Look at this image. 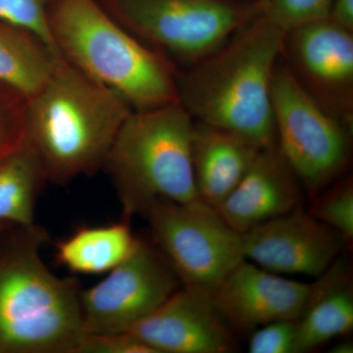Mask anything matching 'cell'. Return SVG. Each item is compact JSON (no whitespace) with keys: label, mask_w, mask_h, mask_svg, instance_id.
Here are the masks:
<instances>
[{"label":"cell","mask_w":353,"mask_h":353,"mask_svg":"<svg viewBox=\"0 0 353 353\" xmlns=\"http://www.w3.org/2000/svg\"><path fill=\"white\" fill-rule=\"evenodd\" d=\"M285 34L257 14L214 52L178 72L179 102L196 122L260 148L276 145L271 85Z\"/></svg>","instance_id":"cell-1"},{"label":"cell","mask_w":353,"mask_h":353,"mask_svg":"<svg viewBox=\"0 0 353 353\" xmlns=\"http://www.w3.org/2000/svg\"><path fill=\"white\" fill-rule=\"evenodd\" d=\"M132 111L117 92L60 57L43 87L26 101L24 143L48 183L66 185L103 169Z\"/></svg>","instance_id":"cell-2"},{"label":"cell","mask_w":353,"mask_h":353,"mask_svg":"<svg viewBox=\"0 0 353 353\" xmlns=\"http://www.w3.org/2000/svg\"><path fill=\"white\" fill-rule=\"evenodd\" d=\"M50 241L37 223L0 231V353H78L83 289L44 262Z\"/></svg>","instance_id":"cell-3"},{"label":"cell","mask_w":353,"mask_h":353,"mask_svg":"<svg viewBox=\"0 0 353 353\" xmlns=\"http://www.w3.org/2000/svg\"><path fill=\"white\" fill-rule=\"evenodd\" d=\"M46 23L58 54L117 92L132 110L179 101L175 67L128 32L97 0H48Z\"/></svg>","instance_id":"cell-4"},{"label":"cell","mask_w":353,"mask_h":353,"mask_svg":"<svg viewBox=\"0 0 353 353\" xmlns=\"http://www.w3.org/2000/svg\"><path fill=\"white\" fill-rule=\"evenodd\" d=\"M194 120L179 101L132 110L116 134L103 169L122 208V219L145 214L158 199H199L192 168Z\"/></svg>","instance_id":"cell-5"},{"label":"cell","mask_w":353,"mask_h":353,"mask_svg":"<svg viewBox=\"0 0 353 353\" xmlns=\"http://www.w3.org/2000/svg\"><path fill=\"white\" fill-rule=\"evenodd\" d=\"M97 1L178 72L214 52L259 14L250 0Z\"/></svg>","instance_id":"cell-6"},{"label":"cell","mask_w":353,"mask_h":353,"mask_svg":"<svg viewBox=\"0 0 353 353\" xmlns=\"http://www.w3.org/2000/svg\"><path fill=\"white\" fill-rule=\"evenodd\" d=\"M276 145L314 199L350 164L352 131L320 108L279 60L271 85Z\"/></svg>","instance_id":"cell-7"},{"label":"cell","mask_w":353,"mask_h":353,"mask_svg":"<svg viewBox=\"0 0 353 353\" xmlns=\"http://www.w3.org/2000/svg\"><path fill=\"white\" fill-rule=\"evenodd\" d=\"M143 217L153 245L183 285L213 292L245 260L241 234L201 199L185 203L158 199Z\"/></svg>","instance_id":"cell-8"},{"label":"cell","mask_w":353,"mask_h":353,"mask_svg":"<svg viewBox=\"0 0 353 353\" xmlns=\"http://www.w3.org/2000/svg\"><path fill=\"white\" fill-rule=\"evenodd\" d=\"M108 274L81 292L85 334L132 332L183 285L157 246L143 239Z\"/></svg>","instance_id":"cell-9"},{"label":"cell","mask_w":353,"mask_h":353,"mask_svg":"<svg viewBox=\"0 0 353 353\" xmlns=\"http://www.w3.org/2000/svg\"><path fill=\"white\" fill-rule=\"evenodd\" d=\"M281 59L309 97L353 131V32L327 18L285 32Z\"/></svg>","instance_id":"cell-10"},{"label":"cell","mask_w":353,"mask_h":353,"mask_svg":"<svg viewBox=\"0 0 353 353\" xmlns=\"http://www.w3.org/2000/svg\"><path fill=\"white\" fill-rule=\"evenodd\" d=\"M245 260L272 273L319 278L347 245L303 205L241 234Z\"/></svg>","instance_id":"cell-11"},{"label":"cell","mask_w":353,"mask_h":353,"mask_svg":"<svg viewBox=\"0 0 353 353\" xmlns=\"http://www.w3.org/2000/svg\"><path fill=\"white\" fill-rule=\"evenodd\" d=\"M310 290L311 284L289 280L243 260L212 292V299L234 336H250L269 323L297 321Z\"/></svg>","instance_id":"cell-12"},{"label":"cell","mask_w":353,"mask_h":353,"mask_svg":"<svg viewBox=\"0 0 353 353\" xmlns=\"http://www.w3.org/2000/svg\"><path fill=\"white\" fill-rule=\"evenodd\" d=\"M131 333L155 353H234L238 341L214 303L212 292L182 285Z\"/></svg>","instance_id":"cell-13"},{"label":"cell","mask_w":353,"mask_h":353,"mask_svg":"<svg viewBox=\"0 0 353 353\" xmlns=\"http://www.w3.org/2000/svg\"><path fill=\"white\" fill-rule=\"evenodd\" d=\"M303 187L277 145L262 148L236 189L218 206L240 234L301 206Z\"/></svg>","instance_id":"cell-14"},{"label":"cell","mask_w":353,"mask_h":353,"mask_svg":"<svg viewBox=\"0 0 353 353\" xmlns=\"http://www.w3.org/2000/svg\"><path fill=\"white\" fill-rule=\"evenodd\" d=\"M261 150L239 134L194 121L192 168L199 199L217 208Z\"/></svg>","instance_id":"cell-15"},{"label":"cell","mask_w":353,"mask_h":353,"mask_svg":"<svg viewBox=\"0 0 353 353\" xmlns=\"http://www.w3.org/2000/svg\"><path fill=\"white\" fill-rule=\"evenodd\" d=\"M311 284L303 314L296 321L299 353L352 333L353 288L352 271L339 257Z\"/></svg>","instance_id":"cell-16"},{"label":"cell","mask_w":353,"mask_h":353,"mask_svg":"<svg viewBox=\"0 0 353 353\" xmlns=\"http://www.w3.org/2000/svg\"><path fill=\"white\" fill-rule=\"evenodd\" d=\"M60 55L36 32L0 19V83L26 99L43 87Z\"/></svg>","instance_id":"cell-17"},{"label":"cell","mask_w":353,"mask_h":353,"mask_svg":"<svg viewBox=\"0 0 353 353\" xmlns=\"http://www.w3.org/2000/svg\"><path fill=\"white\" fill-rule=\"evenodd\" d=\"M138 238L130 221L97 227H81L57 241L55 259L74 273L99 275L108 273L131 254Z\"/></svg>","instance_id":"cell-18"},{"label":"cell","mask_w":353,"mask_h":353,"mask_svg":"<svg viewBox=\"0 0 353 353\" xmlns=\"http://www.w3.org/2000/svg\"><path fill=\"white\" fill-rule=\"evenodd\" d=\"M48 183L38 158L23 143L0 157V224L36 223L39 196Z\"/></svg>","instance_id":"cell-19"},{"label":"cell","mask_w":353,"mask_h":353,"mask_svg":"<svg viewBox=\"0 0 353 353\" xmlns=\"http://www.w3.org/2000/svg\"><path fill=\"white\" fill-rule=\"evenodd\" d=\"M308 212L333 228L348 246L353 241V183L352 176L339 179L314 199Z\"/></svg>","instance_id":"cell-20"},{"label":"cell","mask_w":353,"mask_h":353,"mask_svg":"<svg viewBox=\"0 0 353 353\" xmlns=\"http://www.w3.org/2000/svg\"><path fill=\"white\" fill-rule=\"evenodd\" d=\"M333 0H259V14L285 32L329 18Z\"/></svg>","instance_id":"cell-21"},{"label":"cell","mask_w":353,"mask_h":353,"mask_svg":"<svg viewBox=\"0 0 353 353\" xmlns=\"http://www.w3.org/2000/svg\"><path fill=\"white\" fill-rule=\"evenodd\" d=\"M250 353H299L296 321L281 320L250 334Z\"/></svg>","instance_id":"cell-22"},{"label":"cell","mask_w":353,"mask_h":353,"mask_svg":"<svg viewBox=\"0 0 353 353\" xmlns=\"http://www.w3.org/2000/svg\"><path fill=\"white\" fill-rule=\"evenodd\" d=\"M48 2V0H0V19L29 28L55 50L46 23Z\"/></svg>","instance_id":"cell-23"},{"label":"cell","mask_w":353,"mask_h":353,"mask_svg":"<svg viewBox=\"0 0 353 353\" xmlns=\"http://www.w3.org/2000/svg\"><path fill=\"white\" fill-rule=\"evenodd\" d=\"M24 117L19 99L0 85V157L22 145Z\"/></svg>","instance_id":"cell-24"},{"label":"cell","mask_w":353,"mask_h":353,"mask_svg":"<svg viewBox=\"0 0 353 353\" xmlns=\"http://www.w3.org/2000/svg\"><path fill=\"white\" fill-rule=\"evenodd\" d=\"M78 353H155L131 332L85 334Z\"/></svg>","instance_id":"cell-25"},{"label":"cell","mask_w":353,"mask_h":353,"mask_svg":"<svg viewBox=\"0 0 353 353\" xmlns=\"http://www.w3.org/2000/svg\"><path fill=\"white\" fill-rule=\"evenodd\" d=\"M330 19L353 32V0H333Z\"/></svg>","instance_id":"cell-26"},{"label":"cell","mask_w":353,"mask_h":353,"mask_svg":"<svg viewBox=\"0 0 353 353\" xmlns=\"http://www.w3.org/2000/svg\"><path fill=\"white\" fill-rule=\"evenodd\" d=\"M329 352L332 353H352L353 343L352 341H343L336 343Z\"/></svg>","instance_id":"cell-27"},{"label":"cell","mask_w":353,"mask_h":353,"mask_svg":"<svg viewBox=\"0 0 353 353\" xmlns=\"http://www.w3.org/2000/svg\"><path fill=\"white\" fill-rule=\"evenodd\" d=\"M11 226V225L9 224H0V231L1 230L6 229V227Z\"/></svg>","instance_id":"cell-28"},{"label":"cell","mask_w":353,"mask_h":353,"mask_svg":"<svg viewBox=\"0 0 353 353\" xmlns=\"http://www.w3.org/2000/svg\"><path fill=\"white\" fill-rule=\"evenodd\" d=\"M250 1L254 2V3H256V2H259V0H250Z\"/></svg>","instance_id":"cell-29"}]
</instances>
